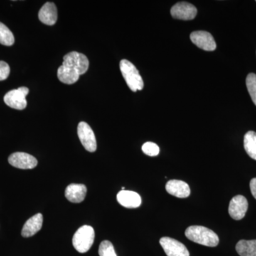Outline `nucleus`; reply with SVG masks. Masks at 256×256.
<instances>
[{
    "mask_svg": "<svg viewBox=\"0 0 256 256\" xmlns=\"http://www.w3.org/2000/svg\"><path fill=\"white\" fill-rule=\"evenodd\" d=\"M89 60L86 56L72 52L64 56V63L58 68L57 76L60 82L68 85L78 82L80 75L86 73Z\"/></svg>",
    "mask_w": 256,
    "mask_h": 256,
    "instance_id": "1",
    "label": "nucleus"
},
{
    "mask_svg": "<svg viewBox=\"0 0 256 256\" xmlns=\"http://www.w3.org/2000/svg\"><path fill=\"white\" fill-rule=\"evenodd\" d=\"M185 236L192 242L206 246L208 247H216L220 242V238L213 230L202 226H191L186 229Z\"/></svg>",
    "mask_w": 256,
    "mask_h": 256,
    "instance_id": "2",
    "label": "nucleus"
},
{
    "mask_svg": "<svg viewBox=\"0 0 256 256\" xmlns=\"http://www.w3.org/2000/svg\"><path fill=\"white\" fill-rule=\"evenodd\" d=\"M120 68L128 87L133 92L142 90L144 88L142 76L136 67L129 60H124L120 63Z\"/></svg>",
    "mask_w": 256,
    "mask_h": 256,
    "instance_id": "3",
    "label": "nucleus"
},
{
    "mask_svg": "<svg viewBox=\"0 0 256 256\" xmlns=\"http://www.w3.org/2000/svg\"><path fill=\"white\" fill-rule=\"evenodd\" d=\"M95 240V232L90 226H82L73 236L74 247L77 252L84 254L90 250Z\"/></svg>",
    "mask_w": 256,
    "mask_h": 256,
    "instance_id": "4",
    "label": "nucleus"
},
{
    "mask_svg": "<svg viewBox=\"0 0 256 256\" xmlns=\"http://www.w3.org/2000/svg\"><path fill=\"white\" fill-rule=\"evenodd\" d=\"M30 90L26 87H20L18 89L10 90L5 94L4 101L9 107L16 110H24L28 106L26 100Z\"/></svg>",
    "mask_w": 256,
    "mask_h": 256,
    "instance_id": "5",
    "label": "nucleus"
},
{
    "mask_svg": "<svg viewBox=\"0 0 256 256\" xmlns=\"http://www.w3.org/2000/svg\"><path fill=\"white\" fill-rule=\"evenodd\" d=\"M78 136L84 148L90 152H94L97 150V142L92 128L85 122H79Z\"/></svg>",
    "mask_w": 256,
    "mask_h": 256,
    "instance_id": "6",
    "label": "nucleus"
},
{
    "mask_svg": "<svg viewBox=\"0 0 256 256\" xmlns=\"http://www.w3.org/2000/svg\"><path fill=\"white\" fill-rule=\"evenodd\" d=\"M160 244L168 256H190L186 247L181 242L170 237H162Z\"/></svg>",
    "mask_w": 256,
    "mask_h": 256,
    "instance_id": "7",
    "label": "nucleus"
},
{
    "mask_svg": "<svg viewBox=\"0 0 256 256\" xmlns=\"http://www.w3.org/2000/svg\"><path fill=\"white\" fill-rule=\"evenodd\" d=\"M9 163L18 169L32 170L36 168L38 161L34 156L25 152H14L9 156Z\"/></svg>",
    "mask_w": 256,
    "mask_h": 256,
    "instance_id": "8",
    "label": "nucleus"
},
{
    "mask_svg": "<svg viewBox=\"0 0 256 256\" xmlns=\"http://www.w3.org/2000/svg\"><path fill=\"white\" fill-rule=\"evenodd\" d=\"M190 38L194 44L202 50H207V52H213L216 48V43L214 38L208 32L205 31L192 32L190 35Z\"/></svg>",
    "mask_w": 256,
    "mask_h": 256,
    "instance_id": "9",
    "label": "nucleus"
},
{
    "mask_svg": "<svg viewBox=\"0 0 256 256\" xmlns=\"http://www.w3.org/2000/svg\"><path fill=\"white\" fill-rule=\"evenodd\" d=\"M248 207L246 198L242 195H237L230 200L228 213L234 220H242L245 216Z\"/></svg>",
    "mask_w": 256,
    "mask_h": 256,
    "instance_id": "10",
    "label": "nucleus"
},
{
    "mask_svg": "<svg viewBox=\"0 0 256 256\" xmlns=\"http://www.w3.org/2000/svg\"><path fill=\"white\" fill-rule=\"evenodd\" d=\"M171 15L173 18L182 20H192L196 18L197 14L196 8L190 3H176L172 8Z\"/></svg>",
    "mask_w": 256,
    "mask_h": 256,
    "instance_id": "11",
    "label": "nucleus"
},
{
    "mask_svg": "<svg viewBox=\"0 0 256 256\" xmlns=\"http://www.w3.org/2000/svg\"><path fill=\"white\" fill-rule=\"evenodd\" d=\"M117 200L120 204L126 208H138L141 205L142 200L136 192L122 190L118 194Z\"/></svg>",
    "mask_w": 256,
    "mask_h": 256,
    "instance_id": "12",
    "label": "nucleus"
},
{
    "mask_svg": "<svg viewBox=\"0 0 256 256\" xmlns=\"http://www.w3.org/2000/svg\"><path fill=\"white\" fill-rule=\"evenodd\" d=\"M165 188L168 193L178 198H186L190 196L191 192L188 184L181 180H170Z\"/></svg>",
    "mask_w": 256,
    "mask_h": 256,
    "instance_id": "13",
    "label": "nucleus"
},
{
    "mask_svg": "<svg viewBox=\"0 0 256 256\" xmlns=\"http://www.w3.org/2000/svg\"><path fill=\"white\" fill-rule=\"evenodd\" d=\"M87 188L84 184H72L66 188L65 196L72 203H80L85 200Z\"/></svg>",
    "mask_w": 256,
    "mask_h": 256,
    "instance_id": "14",
    "label": "nucleus"
},
{
    "mask_svg": "<svg viewBox=\"0 0 256 256\" xmlns=\"http://www.w3.org/2000/svg\"><path fill=\"white\" fill-rule=\"evenodd\" d=\"M43 225V216L42 214H36L26 220L22 230V236L24 238H28L35 235L41 230Z\"/></svg>",
    "mask_w": 256,
    "mask_h": 256,
    "instance_id": "15",
    "label": "nucleus"
},
{
    "mask_svg": "<svg viewBox=\"0 0 256 256\" xmlns=\"http://www.w3.org/2000/svg\"><path fill=\"white\" fill-rule=\"evenodd\" d=\"M58 18L56 6L53 2H46L38 12V18L42 23L48 26L55 24Z\"/></svg>",
    "mask_w": 256,
    "mask_h": 256,
    "instance_id": "16",
    "label": "nucleus"
},
{
    "mask_svg": "<svg viewBox=\"0 0 256 256\" xmlns=\"http://www.w3.org/2000/svg\"><path fill=\"white\" fill-rule=\"evenodd\" d=\"M236 250L240 256H256V240H240Z\"/></svg>",
    "mask_w": 256,
    "mask_h": 256,
    "instance_id": "17",
    "label": "nucleus"
},
{
    "mask_svg": "<svg viewBox=\"0 0 256 256\" xmlns=\"http://www.w3.org/2000/svg\"><path fill=\"white\" fill-rule=\"evenodd\" d=\"M244 149L250 158L256 160V132L248 131L244 136Z\"/></svg>",
    "mask_w": 256,
    "mask_h": 256,
    "instance_id": "18",
    "label": "nucleus"
},
{
    "mask_svg": "<svg viewBox=\"0 0 256 256\" xmlns=\"http://www.w3.org/2000/svg\"><path fill=\"white\" fill-rule=\"evenodd\" d=\"M14 43V36L4 24L0 22V44L4 46H12Z\"/></svg>",
    "mask_w": 256,
    "mask_h": 256,
    "instance_id": "19",
    "label": "nucleus"
},
{
    "mask_svg": "<svg viewBox=\"0 0 256 256\" xmlns=\"http://www.w3.org/2000/svg\"><path fill=\"white\" fill-rule=\"evenodd\" d=\"M246 82L248 92L250 94L252 102L256 106V74H249L247 76Z\"/></svg>",
    "mask_w": 256,
    "mask_h": 256,
    "instance_id": "20",
    "label": "nucleus"
},
{
    "mask_svg": "<svg viewBox=\"0 0 256 256\" xmlns=\"http://www.w3.org/2000/svg\"><path fill=\"white\" fill-rule=\"evenodd\" d=\"M98 254L100 256H117L112 242L109 240H104L101 242L99 246Z\"/></svg>",
    "mask_w": 256,
    "mask_h": 256,
    "instance_id": "21",
    "label": "nucleus"
},
{
    "mask_svg": "<svg viewBox=\"0 0 256 256\" xmlns=\"http://www.w3.org/2000/svg\"><path fill=\"white\" fill-rule=\"evenodd\" d=\"M143 152L146 156H156L160 153V148L156 143L148 142L144 143L142 146Z\"/></svg>",
    "mask_w": 256,
    "mask_h": 256,
    "instance_id": "22",
    "label": "nucleus"
},
{
    "mask_svg": "<svg viewBox=\"0 0 256 256\" xmlns=\"http://www.w3.org/2000/svg\"><path fill=\"white\" fill-rule=\"evenodd\" d=\"M10 74V66L3 60H0V82L6 80Z\"/></svg>",
    "mask_w": 256,
    "mask_h": 256,
    "instance_id": "23",
    "label": "nucleus"
},
{
    "mask_svg": "<svg viewBox=\"0 0 256 256\" xmlns=\"http://www.w3.org/2000/svg\"><path fill=\"white\" fill-rule=\"evenodd\" d=\"M250 188L252 196L256 200V178H252L250 180Z\"/></svg>",
    "mask_w": 256,
    "mask_h": 256,
    "instance_id": "24",
    "label": "nucleus"
}]
</instances>
